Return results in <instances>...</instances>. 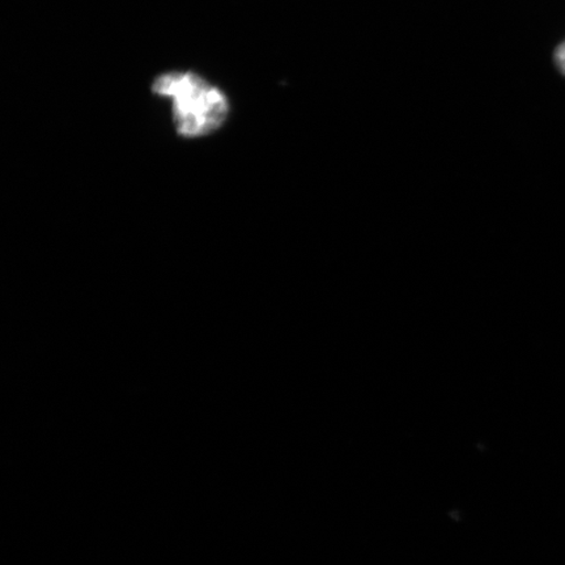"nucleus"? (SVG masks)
Returning <instances> with one entry per match:
<instances>
[{
	"instance_id": "nucleus-2",
	"label": "nucleus",
	"mask_w": 565,
	"mask_h": 565,
	"mask_svg": "<svg viewBox=\"0 0 565 565\" xmlns=\"http://www.w3.org/2000/svg\"><path fill=\"white\" fill-rule=\"evenodd\" d=\"M555 63L557 68L562 71L565 75V42L562 45L557 46L555 51Z\"/></svg>"
},
{
	"instance_id": "nucleus-1",
	"label": "nucleus",
	"mask_w": 565,
	"mask_h": 565,
	"mask_svg": "<svg viewBox=\"0 0 565 565\" xmlns=\"http://www.w3.org/2000/svg\"><path fill=\"white\" fill-rule=\"evenodd\" d=\"M152 92L172 98L173 121L181 137H206L227 121V96L194 73L162 74L152 83Z\"/></svg>"
}]
</instances>
